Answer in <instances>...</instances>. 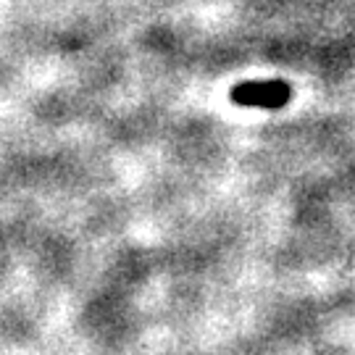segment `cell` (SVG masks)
I'll return each instance as SVG.
<instances>
[{"label": "cell", "instance_id": "1", "mask_svg": "<svg viewBox=\"0 0 355 355\" xmlns=\"http://www.w3.org/2000/svg\"><path fill=\"white\" fill-rule=\"evenodd\" d=\"M232 101L240 105H258V108H282L290 101V87L284 82H248L232 92Z\"/></svg>", "mask_w": 355, "mask_h": 355}]
</instances>
